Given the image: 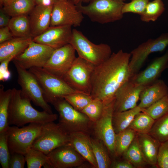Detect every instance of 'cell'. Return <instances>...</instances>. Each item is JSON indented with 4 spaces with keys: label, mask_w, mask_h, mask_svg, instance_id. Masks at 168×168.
<instances>
[{
    "label": "cell",
    "mask_w": 168,
    "mask_h": 168,
    "mask_svg": "<svg viewBox=\"0 0 168 168\" xmlns=\"http://www.w3.org/2000/svg\"><path fill=\"white\" fill-rule=\"evenodd\" d=\"M69 44L77 51L78 56L95 66L105 61L112 54L111 47L108 44H95L82 32L75 29H72Z\"/></svg>",
    "instance_id": "8992f818"
},
{
    "label": "cell",
    "mask_w": 168,
    "mask_h": 168,
    "mask_svg": "<svg viewBox=\"0 0 168 168\" xmlns=\"http://www.w3.org/2000/svg\"><path fill=\"white\" fill-rule=\"evenodd\" d=\"M12 89L8 112L9 125L22 127L28 123L43 124L58 119L56 114H49L44 110L40 111L34 108L31 104V100L21 90L15 88Z\"/></svg>",
    "instance_id": "7a4b0ae2"
},
{
    "label": "cell",
    "mask_w": 168,
    "mask_h": 168,
    "mask_svg": "<svg viewBox=\"0 0 168 168\" xmlns=\"http://www.w3.org/2000/svg\"><path fill=\"white\" fill-rule=\"evenodd\" d=\"M76 5L82 4L83 0H70Z\"/></svg>",
    "instance_id": "c3c4849f"
},
{
    "label": "cell",
    "mask_w": 168,
    "mask_h": 168,
    "mask_svg": "<svg viewBox=\"0 0 168 168\" xmlns=\"http://www.w3.org/2000/svg\"><path fill=\"white\" fill-rule=\"evenodd\" d=\"M142 112L155 120L165 115L168 113V95L143 109Z\"/></svg>",
    "instance_id": "d590c367"
},
{
    "label": "cell",
    "mask_w": 168,
    "mask_h": 168,
    "mask_svg": "<svg viewBox=\"0 0 168 168\" xmlns=\"http://www.w3.org/2000/svg\"><path fill=\"white\" fill-rule=\"evenodd\" d=\"M10 16L7 14L3 9L0 10V27L8 26L10 20Z\"/></svg>",
    "instance_id": "bcb514c9"
},
{
    "label": "cell",
    "mask_w": 168,
    "mask_h": 168,
    "mask_svg": "<svg viewBox=\"0 0 168 168\" xmlns=\"http://www.w3.org/2000/svg\"><path fill=\"white\" fill-rule=\"evenodd\" d=\"M13 37L8 26L0 28V44L13 38Z\"/></svg>",
    "instance_id": "ee69618b"
},
{
    "label": "cell",
    "mask_w": 168,
    "mask_h": 168,
    "mask_svg": "<svg viewBox=\"0 0 168 168\" xmlns=\"http://www.w3.org/2000/svg\"><path fill=\"white\" fill-rule=\"evenodd\" d=\"M26 162L24 155L16 152L10 154L9 168H24Z\"/></svg>",
    "instance_id": "b9f144b4"
},
{
    "label": "cell",
    "mask_w": 168,
    "mask_h": 168,
    "mask_svg": "<svg viewBox=\"0 0 168 168\" xmlns=\"http://www.w3.org/2000/svg\"><path fill=\"white\" fill-rule=\"evenodd\" d=\"M32 37H14L0 44V62L22 53L32 41Z\"/></svg>",
    "instance_id": "cb8c5ba5"
},
{
    "label": "cell",
    "mask_w": 168,
    "mask_h": 168,
    "mask_svg": "<svg viewBox=\"0 0 168 168\" xmlns=\"http://www.w3.org/2000/svg\"><path fill=\"white\" fill-rule=\"evenodd\" d=\"M69 144L94 168H98L97 164L93 153L91 138L88 134L78 132L69 134Z\"/></svg>",
    "instance_id": "7402d4cb"
},
{
    "label": "cell",
    "mask_w": 168,
    "mask_h": 168,
    "mask_svg": "<svg viewBox=\"0 0 168 168\" xmlns=\"http://www.w3.org/2000/svg\"><path fill=\"white\" fill-rule=\"evenodd\" d=\"M12 89L6 91L4 86L0 85V133L7 128L9 126L8 123V112Z\"/></svg>",
    "instance_id": "f546056e"
},
{
    "label": "cell",
    "mask_w": 168,
    "mask_h": 168,
    "mask_svg": "<svg viewBox=\"0 0 168 168\" xmlns=\"http://www.w3.org/2000/svg\"><path fill=\"white\" fill-rule=\"evenodd\" d=\"M90 0H83V2L85 3H88ZM124 2L126 0H122Z\"/></svg>",
    "instance_id": "f907efd6"
},
{
    "label": "cell",
    "mask_w": 168,
    "mask_h": 168,
    "mask_svg": "<svg viewBox=\"0 0 168 168\" xmlns=\"http://www.w3.org/2000/svg\"><path fill=\"white\" fill-rule=\"evenodd\" d=\"M137 134L133 129L127 128L116 134L114 156H122L128 148Z\"/></svg>",
    "instance_id": "f1b7e54d"
},
{
    "label": "cell",
    "mask_w": 168,
    "mask_h": 168,
    "mask_svg": "<svg viewBox=\"0 0 168 168\" xmlns=\"http://www.w3.org/2000/svg\"><path fill=\"white\" fill-rule=\"evenodd\" d=\"M122 156L124 159L129 161L135 168H144L148 164L145 161L141 150L137 134Z\"/></svg>",
    "instance_id": "83f0119b"
},
{
    "label": "cell",
    "mask_w": 168,
    "mask_h": 168,
    "mask_svg": "<svg viewBox=\"0 0 168 168\" xmlns=\"http://www.w3.org/2000/svg\"><path fill=\"white\" fill-rule=\"evenodd\" d=\"M168 46V33H165L155 39H148L133 50L129 63L130 78L139 72L150 54L162 52Z\"/></svg>",
    "instance_id": "30bf717a"
},
{
    "label": "cell",
    "mask_w": 168,
    "mask_h": 168,
    "mask_svg": "<svg viewBox=\"0 0 168 168\" xmlns=\"http://www.w3.org/2000/svg\"><path fill=\"white\" fill-rule=\"evenodd\" d=\"M43 124L31 123L21 127L9 126L7 129L10 154L18 153L24 155L31 147L34 141L40 133Z\"/></svg>",
    "instance_id": "ba28073f"
},
{
    "label": "cell",
    "mask_w": 168,
    "mask_h": 168,
    "mask_svg": "<svg viewBox=\"0 0 168 168\" xmlns=\"http://www.w3.org/2000/svg\"><path fill=\"white\" fill-rule=\"evenodd\" d=\"M150 2L149 0H131L128 3H124L122 12L124 14L127 13H132L141 15Z\"/></svg>",
    "instance_id": "ab89813d"
},
{
    "label": "cell",
    "mask_w": 168,
    "mask_h": 168,
    "mask_svg": "<svg viewBox=\"0 0 168 168\" xmlns=\"http://www.w3.org/2000/svg\"><path fill=\"white\" fill-rule=\"evenodd\" d=\"M105 105L100 99L97 98L93 99L81 112L86 114L92 123H94L102 115Z\"/></svg>",
    "instance_id": "8d00e7d4"
},
{
    "label": "cell",
    "mask_w": 168,
    "mask_h": 168,
    "mask_svg": "<svg viewBox=\"0 0 168 168\" xmlns=\"http://www.w3.org/2000/svg\"><path fill=\"white\" fill-rule=\"evenodd\" d=\"M138 144L143 157L148 164L156 166L161 143L148 133H137Z\"/></svg>",
    "instance_id": "603a6c76"
},
{
    "label": "cell",
    "mask_w": 168,
    "mask_h": 168,
    "mask_svg": "<svg viewBox=\"0 0 168 168\" xmlns=\"http://www.w3.org/2000/svg\"><path fill=\"white\" fill-rule=\"evenodd\" d=\"M131 57L130 53L120 49L95 66L91 77L90 96L93 99H100L105 105L114 100L117 90L130 79Z\"/></svg>",
    "instance_id": "6da1fadb"
},
{
    "label": "cell",
    "mask_w": 168,
    "mask_h": 168,
    "mask_svg": "<svg viewBox=\"0 0 168 168\" xmlns=\"http://www.w3.org/2000/svg\"><path fill=\"white\" fill-rule=\"evenodd\" d=\"M156 166L160 168H168V140L161 143Z\"/></svg>",
    "instance_id": "60d3db41"
},
{
    "label": "cell",
    "mask_w": 168,
    "mask_h": 168,
    "mask_svg": "<svg viewBox=\"0 0 168 168\" xmlns=\"http://www.w3.org/2000/svg\"><path fill=\"white\" fill-rule=\"evenodd\" d=\"M64 98L75 109L80 112L93 99L90 95L82 93L71 94Z\"/></svg>",
    "instance_id": "74e56055"
},
{
    "label": "cell",
    "mask_w": 168,
    "mask_h": 168,
    "mask_svg": "<svg viewBox=\"0 0 168 168\" xmlns=\"http://www.w3.org/2000/svg\"><path fill=\"white\" fill-rule=\"evenodd\" d=\"M18 75L17 82L23 93L35 105L44 111L53 114L50 106L44 100L42 90L34 75L29 70L21 67L13 61Z\"/></svg>",
    "instance_id": "8fae6325"
},
{
    "label": "cell",
    "mask_w": 168,
    "mask_h": 168,
    "mask_svg": "<svg viewBox=\"0 0 168 168\" xmlns=\"http://www.w3.org/2000/svg\"><path fill=\"white\" fill-rule=\"evenodd\" d=\"M110 168H135L129 161L124 159L122 160L113 161L111 162Z\"/></svg>",
    "instance_id": "f6af8a7d"
},
{
    "label": "cell",
    "mask_w": 168,
    "mask_h": 168,
    "mask_svg": "<svg viewBox=\"0 0 168 168\" xmlns=\"http://www.w3.org/2000/svg\"><path fill=\"white\" fill-rule=\"evenodd\" d=\"M59 114L58 124L69 135L80 132L88 134L92 123L82 112L75 109L65 99L58 100L51 104Z\"/></svg>",
    "instance_id": "5b68a950"
},
{
    "label": "cell",
    "mask_w": 168,
    "mask_h": 168,
    "mask_svg": "<svg viewBox=\"0 0 168 168\" xmlns=\"http://www.w3.org/2000/svg\"><path fill=\"white\" fill-rule=\"evenodd\" d=\"M165 5L162 0H153L148 3L143 13L140 16L145 22L155 21L164 12Z\"/></svg>",
    "instance_id": "d6a6232c"
},
{
    "label": "cell",
    "mask_w": 168,
    "mask_h": 168,
    "mask_svg": "<svg viewBox=\"0 0 168 168\" xmlns=\"http://www.w3.org/2000/svg\"><path fill=\"white\" fill-rule=\"evenodd\" d=\"M168 68V49L163 55L155 59L144 70L135 74L129 80L136 84L146 86L157 80Z\"/></svg>",
    "instance_id": "d6986e66"
},
{
    "label": "cell",
    "mask_w": 168,
    "mask_h": 168,
    "mask_svg": "<svg viewBox=\"0 0 168 168\" xmlns=\"http://www.w3.org/2000/svg\"><path fill=\"white\" fill-rule=\"evenodd\" d=\"M76 50L70 44L55 49L43 68L63 78L76 58Z\"/></svg>",
    "instance_id": "9a60e30c"
},
{
    "label": "cell",
    "mask_w": 168,
    "mask_h": 168,
    "mask_svg": "<svg viewBox=\"0 0 168 168\" xmlns=\"http://www.w3.org/2000/svg\"><path fill=\"white\" fill-rule=\"evenodd\" d=\"M91 140L98 168H110L111 162L103 142L97 138Z\"/></svg>",
    "instance_id": "4dcf8cb0"
},
{
    "label": "cell",
    "mask_w": 168,
    "mask_h": 168,
    "mask_svg": "<svg viewBox=\"0 0 168 168\" xmlns=\"http://www.w3.org/2000/svg\"><path fill=\"white\" fill-rule=\"evenodd\" d=\"M36 5H53L57 0H34Z\"/></svg>",
    "instance_id": "7dc6e473"
},
{
    "label": "cell",
    "mask_w": 168,
    "mask_h": 168,
    "mask_svg": "<svg viewBox=\"0 0 168 168\" xmlns=\"http://www.w3.org/2000/svg\"><path fill=\"white\" fill-rule=\"evenodd\" d=\"M114 100L105 105L100 117L94 122V132L96 138L102 141L108 150L114 155L116 133L112 123Z\"/></svg>",
    "instance_id": "5bb4252c"
},
{
    "label": "cell",
    "mask_w": 168,
    "mask_h": 168,
    "mask_svg": "<svg viewBox=\"0 0 168 168\" xmlns=\"http://www.w3.org/2000/svg\"><path fill=\"white\" fill-rule=\"evenodd\" d=\"M12 0H0V4L3 6Z\"/></svg>",
    "instance_id": "681fc988"
},
{
    "label": "cell",
    "mask_w": 168,
    "mask_h": 168,
    "mask_svg": "<svg viewBox=\"0 0 168 168\" xmlns=\"http://www.w3.org/2000/svg\"><path fill=\"white\" fill-rule=\"evenodd\" d=\"M47 156L51 168L79 167L86 160L69 143L54 149Z\"/></svg>",
    "instance_id": "2e32d148"
},
{
    "label": "cell",
    "mask_w": 168,
    "mask_h": 168,
    "mask_svg": "<svg viewBox=\"0 0 168 168\" xmlns=\"http://www.w3.org/2000/svg\"><path fill=\"white\" fill-rule=\"evenodd\" d=\"M72 32L70 26H50L43 33L33 38V41L56 49L69 44Z\"/></svg>",
    "instance_id": "ac0fdd59"
},
{
    "label": "cell",
    "mask_w": 168,
    "mask_h": 168,
    "mask_svg": "<svg viewBox=\"0 0 168 168\" xmlns=\"http://www.w3.org/2000/svg\"><path fill=\"white\" fill-rule=\"evenodd\" d=\"M88 3L76 7L91 21L107 24L119 21L123 17L122 8L124 2L122 0H90Z\"/></svg>",
    "instance_id": "3957f363"
},
{
    "label": "cell",
    "mask_w": 168,
    "mask_h": 168,
    "mask_svg": "<svg viewBox=\"0 0 168 168\" xmlns=\"http://www.w3.org/2000/svg\"><path fill=\"white\" fill-rule=\"evenodd\" d=\"M143 109L137 105L128 110L114 112L112 123L116 134L128 128L136 115L142 111Z\"/></svg>",
    "instance_id": "d4e9b609"
},
{
    "label": "cell",
    "mask_w": 168,
    "mask_h": 168,
    "mask_svg": "<svg viewBox=\"0 0 168 168\" xmlns=\"http://www.w3.org/2000/svg\"><path fill=\"white\" fill-rule=\"evenodd\" d=\"M168 95V87L162 80L157 79L147 85L141 91L138 106L146 108L163 97Z\"/></svg>",
    "instance_id": "44dd1931"
},
{
    "label": "cell",
    "mask_w": 168,
    "mask_h": 168,
    "mask_svg": "<svg viewBox=\"0 0 168 168\" xmlns=\"http://www.w3.org/2000/svg\"><path fill=\"white\" fill-rule=\"evenodd\" d=\"M8 26L15 37H32L29 18L27 15L12 17Z\"/></svg>",
    "instance_id": "484cf974"
},
{
    "label": "cell",
    "mask_w": 168,
    "mask_h": 168,
    "mask_svg": "<svg viewBox=\"0 0 168 168\" xmlns=\"http://www.w3.org/2000/svg\"><path fill=\"white\" fill-rule=\"evenodd\" d=\"M54 50L32 40L25 49L12 60L27 70L33 67L43 68Z\"/></svg>",
    "instance_id": "7c38bea8"
},
{
    "label": "cell",
    "mask_w": 168,
    "mask_h": 168,
    "mask_svg": "<svg viewBox=\"0 0 168 168\" xmlns=\"http://www.w3.org/2000/svg\"><path fill=\"white\" fill-rule=\"evenodd\" d=\"M83 15L70 0H57L53 5L50 26H80Z\"/></svg>",
    "instance_id": "4fadbf2b"
},
{
    "label": "cell",
    "mask_w": 168,
    "mask_h": 168,
    "mask_svg": "<svg viewBox=\"0 0 168 168\" xmlns=\"http://www.w3.org/2000/svg\"><path fill=\"white\" fill-rule=\"evenodd\" d=\"M24 155L28 168H40L48 162L47 155L31 147L27 149Z\"/></svg>",
    "instance_id": "e575fe53"
},
{
    "label": "cell",
    "mask_w": 168,
    "mask_h": 168,
    "mask_svg": "<svg viewBox=\"0 0 168 168\" xmlns=\"http://www.w3.org/2000/svg\"><path fill=\"white\" fill-rule=\"evenodd\" d=\"M34 0H12L3 6L4 12L12 17L30 14L35 6Z\"/></svg>",
    "instance_id": "4316f807"
},
{
    "label": "cell",
    "mask_w": 168,
    "mask_h": 168,
    "mask_svg": "<svg viewBox=\"0 0 168 168\" xmlns=\"http://www.w3.org/2000/svg\"><path fill=\"white\" fill-rule=\"evenodd\" d=\"M10 155L6 130L0 133V162L2 168H9Z\"/></svg>",
    "instance_id": "f35d334b"
},
{
    "label": "cell",
    "mask_w": 168,
    "mask_h": 168,
    "mask_svg": "<svg viewBox=\"0 0 168 168\" xmlns=\"http://www.w3.org/2000/svg\"><path fill=\"white\" fill-rule=\"evenodd\" d=\"M70 135L54 121L43 124L40 132L33 141L31 148L48 155L54 149L69 143Z\"/></svg>",
    "instance_id": "52a82bcc"
},
{
    "label": "cell",
    "mask_w": 168,
    "mask_h": 168,
    "mask_svg": "<svg viewBox=\"0 0 168 168\" xmlns=\"http://www.w3.org/2000/svg\"><path fill=\"white\" fill-rule=\"evenodd\" d=\"M95 65L78 56L63 79L72 88L90 95L91 77Z\"/></svg>",
    "instance_id": "9c48e42d"
},
{
    "label": "cell",
    "mask_w": 168,
    "mask_h": 168,
    "mask_svg": "<svg viewBox=\"0 0 168 168\" xmlns=\"http://www.w3.org/2000/svg\"><path fill=\"white\" fill-rule=\"evenodd\" d=\"M53 5H36L29 16L31 35L33 38L45 31L50 25Z\"/></svg>",
    "instance_id": "ffe728a7"
},
{
    "label": "cell",
    "mask_w": 168,
    "mask_h": 168,
    "mask_svg": "<svg viewBox=\"0 0 168 168\" xmlns=\"http://www.w3.org/2000/svg\"><path fill=\"white\" fill-rule=\"evenodd\" d=\"M148 134L161 143L168 140V113L155 120Z\"/></svg>",
    "instance_id": "836d02e7"
},
{
    "label": "cell",
    "mask_w": 168,
    "mask_h": 168,
    "mask_svg": "<svg viewBox=\"0 0 168 168\" xmlns=\"http://www.w3.org/2000/svg\"><path fill=\"white\" fill-rule=\"evenodd\" d=\"M155 121L148 114L142 111L136 115L128 128L137 133H148Z\"/></svg>",
    "instance_id": "1f68e13d"
},
{
    "label": "cell",
    "mask_w": 168,
    "mask_h": 168,
    "mask_svg": "<svg viewBox=\"0 0 168 168\" xmlns=\"http://www.w3.org/2000/svg\"><path fill=\"white\" fill-rule=\"evenodd\" d=\"M14 58H9L0 62V80L5 82L8 80L11 77V73L8 69L10 62Z\"/></svg>",
    "instance_id": "7bdbcfd3"
},
{
    "label": "cell",
    "mask_w": 168,
    "mask_h": 168,
    "mask_svg": "<svg viewBox=\"0 0 168 168\" xmlns=\"http://www.w3.org/2000/svg\"><path fill=\"white\" fill-rule=\"evenodd\" d=\"M145 86L134 84L129 80L124 83L115 93L114 112L125 111L136 106L140 93Z\"/></svg>",
    "instance_id": "e0dca14e"
},
{
    "label": "cell",
    "mask_w": 168,
    "mask_h": 168,
    "mask_svg": "<svg viewBox=\"0 0 168 168\" xmlns=\"http://www.w3.org/2000/svg\"><path fill=\"white\" fill-rule=\"evenodd\" d=\"M29 70L38 81L44 98L48 103L51 104L71 94L81 93L72 88L63 78L52 74L43 68L33 67Z\"/></svg>",
    "instance_id": "277c9868"
}]
</instances>
